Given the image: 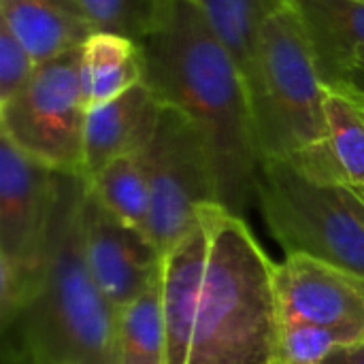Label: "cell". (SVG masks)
I'll return each instance as SVG.
<instances>
[{
	"mask_svg": "<svg viewBox=\"0 0 364 364\" xmlns=\"http://www.w3.org/2000/svg\"><path fill=\"white\" fill-rule=\"evenodd\" d=\"M139 45L143 81L166 107L179 109L200 128L213 158L220 205L243 218L256 198L262 160L235 55L188 0H162L156 26Z\"/></svg>",
	"mask_w": 364,
	"mask_h": 364,
	"instance_id": "cell-1",
	"label": "cell"
},
{
	"mask_svg": "<svg viewBox=\"0 0 364 364\" xmlns=\"http://www.w3.org/2000/svg\"><path fill=\"white\" fill-rule=\"evenodd\" d=\"M83 175L62 173L43 284L2 333L4 354L34 364H115L117 309L98 290L83 254Z\"/></svg>",
	"mask_w": 364,
	"mask_h": 364,
	"instance_id": "cell-2",
	"label": "cell"
},
{
	"mask_svg": "<svg viewBox=\"0 0 364 364\" xmlns=\"http://www.w3.org/2000/svg\"><path fill=\"white\" fill-rule=\"evenodd\" d=\"M200 215L209 250L186 364H275V262L241 215L220 203L200 207Z\"/></svg>",
	"mask_w": 364,
	"mask_h": 364,
	"instance_id": "cell-3",
	"label": "cell"
},
{
	"mask_svg": "<svg viewBox=\"0 0 364 364\" xmlns=\"http://www.w3.org/2000/svg\"><path fill=\"white\" fill-rule=\"evenodd\" d=\"M243 79L262 162L292 160L326 136L328 90L288 4L262 26Z\"/></svg>",
	"mask_w": 364,
	"mask_h": 364,
	"instance_id": "cell-4",
	"label": "cell"
},
{
	"mask_svg": "<svg viewBox=\"0 0 364 364\" xmlns=\"http://www.w3.org/2000/svg\"><path fill=\"white\" fill-rule=\"evenodd\" d=\"M256 200L286 254H307L364 275V196L358 188L322 183L288 160L260 164Z\"/></svg>",
	"mask_w": 364,
	"mask_h": 364,
	"instance_id": "cell-5",
	"label": "cell"
},
{
	"mask_svg": "<svg viewBox=\"0 0 364 364\" xmlns=\"http://www.w3.org/2000/svg\"><path fill=\"white\" fill-rule=\"evenodd\" d=\"M85 115L79 47L38 64L26 87L0 105V134L58 173L83 175Z\"/></svg>",
	"mask_w": 364,
	"mask_h": 364,
	"instance_id": "cell-6",
	"label": "cell"
},
{
	"mask_svg": "<svg viewBox=\"0 0 364 364\" xmlns=\"http://www.w3.org/2000/svg\"><path fill=\"white\" fill-rule=\"evenodd\" d=\"M149 175V215L145 235L162 256L183 239L200 207L220 203L213 158L200 128L179 109H162L145 147Z\"/></svg>",
	"mask_w": 364,
	"mask_h": 364,
	"instance_id": "cell-7",
	"label": "cell"
},
{
	"mask_svg": "<svg viewBox=\"0 0 364 364\" xmlns=\"http://www.w3.org/2000/svg\"><path fill=\"white\" fill-rule=\"evenodd\" d=\"M62 173L0 134V256L45 267Z\"/></svg>",
	"mask_w": 364,
	"mask_h": 364,
	"instance_id": "cell-8",
	"label": "cell"
},
{
	"mask_svg": "<svg viewBox=\"0 0 364 364\" xmlns=\"http://www.w3.org/2000/svg\"><path fill=\"white\" fill-rule=\"evenodd\" d=\"M282 318L331 328L350 343L364 337V275L307 256L286 254L275 262Z\"/></svg>",
	"mask_w": 364,
	"mask_h": 364,
	"instance_id": "cell-9",
	"label": "cell"
},
{
	"mask_svg": "<svg viewBox=\"0 0 364 364\" xmlns=\"http://www.w3.org/2000/svg\"><path fill=\"white\" fill-rule=\"evenodd\" d=\"M81 241L98 290L117 311L139 299L162 271L164 256L145 230L117 220L90 188L81 203Z\"/></svg>",
	"mask_w": 364,
	"mask_h": 364,
	"instance_id": "cell-10",
	"label": "cell"
},
{
	"mask_svg": "<svg viewBox=\"0 0 364 364\" xmlns=\"http://www.w3.org/2000/svg\"><path fill=\"white\" fill-rule=\"evenodd\" d=\"M164 102L145 83L90 109L83 136V177L90 179L119 156L143 151L162 115Z\"/></svg>",
	"mask_w": 364,
	"mask_h": 364,
	"instance_id": "cell-11",
	"label": "cell"
},
{
	"mask_svg": "<svg viewBox=\"0 0 364 364\" xmlns=\"http://www.w3.org/2000/svg\"><path fill=\"white\" fill-rule=\"evenodd\" d=\"M209 230L198 211L192 230L162 258V309L166 324V364H186L194 309L205 275Z\"/></svg>",
	"mask_w": 364,
	"mask_h": 364,
	"instance_id": "cell-12",
	"label": "cell"
},
{
	"mask_svg": "<svg viewBox=\"0 0 364 364\" xmlns=\"http://www.w3.org/2000/svg\"><path fill=\"white\" fill-rule=\"evenodd\" d=\"M299 17L331 92L348 66L364 53V0H286Z\"/></svg>",
	"mask_w": 364,
	"mask_h": 364,
	"instance_id": "cell-13",
	"label": "cell"
},
{
	"mask_svg": "<svg viewBox=\"0 0 364 364\" xmlns=\"http://www.w3.org/2000/svg\"><path fill=\"white\" fill-rule=\"evenodd\" d=\"M324 111L326 136L288 162L309 179L364 188V109L328 92Z\"/></svg>",
	"mask_w": 364,
	"mask_h": 364,
	"instance_id": "cell-14",
	"label": "cell"
},
{
	"mask_svg": "<svg viewBox=\"0 0 364 364\" xmlns=\"http://www.w3.org/2000/svg\"><path fill=\"white\" fill-rule=\"evenodd\" d=\"M0 17L36 64L83 47L94 34L73 0H0Z\"/></svg>",
	"mask_w": 364,
	"mask_h": 364,
	"instance_id": "cell-15",
	"label": "cell"
},
{
	"mask_svg": "<svg viewBox=\"0 0 364 364\" xmlns=\"http://www.w3.org/2000/svg\"><path fill=\"white\" fill-rule=\"evenodd\" d=\"M145 58L136 41L94 32L81 47V85L85 107L96 109L143 81Z\"/></svg>",
	"mask_w": 364,
	"mask_h": 364,
	"instance_id": "cell-16",
	"label": "cell"
},
{
	"mask_svg": "<svg viewBox=\"0 0 364 364\" xmlns=\"http://www.w3.org/2000/svg\"><path fill=\"white\" fill-rule=\"evenodd\" d=\"M115 364H166L162 271L139 299L117 311Z\"/></svg>",
	"mask_w": 364,
	"mask_h": 364,
	"instance_id": "cell-17",
	"label": "cell"
},
{
	"mask_svg": "<svg viewBox=\"0 0 364 364\" xmlns=\"http://www.w3.org/2000/svg\"><path fill=\"white\" fill-rule=\"evenodd\" d=\"M87 188L117 220L145 230L149 215V175L145 149L115 158L87 179Z\"/></svg>",
	"mask_w": 364,
	"mask_h": 364,
	"instance_id": "cell-18",
	"label": "cell"
},
{
	"mask_svg": "<svg viewBox=\"0 0 364 364\" xmlns=\"http://www.w3.org/2000/svg\"><path fill=\"white\" fill-rule=\"evenodd\" d=\"M209 21L218 38L235 55L241 73L247 70L256 41L269 17L286 6V0H188Z\"/></svg>",
	"mask_w": 364,
	"mask_h": 364,
	"instance_id": "cell-19",
	"label": "cell"
},
{
	"mask_svg": "<svg viewBox=\"0 0 364 364\" xmlns=\"http://www.w3.org/2000/svg\"><path fill=\"white\" fill-rule=\"evenodd\" d=\"M94 32H113L141 43L158 21L162 0H73Z\"/></svg>",
	"mask_w": 364,
	"mask_h": 364,
	"instance_id": "cell-20",
	"label": "cell"
},
{
	"mask_svg": "<svg viewBox=\"0 0 364 364\" xmlns=\"http://www.w3.org/2000/svg\"><path fill=\"white\" fill-rule=\"evenodd\" d=\"M341 346L350 341L331 328L282 318L275 364H322Z\"/></svg>",
	"mask_w": 364,
	"mask_h": 364,
	"instance_id": "cell-21",
	"label": "cell"
},
{
	"mask_svg": "<svg viewBox=\"0 0 364 364\" xmlns=\"http://www.w3.org/2000/svg\"><path fill=\"white\" fill-rule=\"evenodd\" d=\"M47 267V264H45ZM45 267H28L0 256V326L2 333L23 314L36 296Z\"/></svg>",
	"mask_w": 364,
	"mask_h": 364,
	"instance_id": "cell-22",
	"label": "cell"
},
{
	"mask_svg": "<svg viewBox=\"0 0 364 364\" xmlns=\"http://www.w3.org/2000/svg\"><path fill=\"white\" fill-rule=\"evenodd\" d=\"M36 62L28 49L13 36V32L0 26V105L19 94L36 70Z\"/></svg>",
	"mask_w": 364,
	"mask_h": 364,
	"instance_id": "cell-23",
	"label": "cell"
},
{
	"mask_svg": "<svg viewBox=\"0 0 364 364\" xmlns=\"http://www.w3.org/2000/svg\"><path fill=\"white\" fill-rule=\"evenodd\" d=\"M331 92L350 98L352 102H356L358 107L364 109V53H360L348 66V70L341 75V79L337 81V85Z\"/></svg>",
	"mask_w": 364,
	"mask_h": 364,
	"instance_id": "cell-24",
	"label": "cell"
},
{
	"mask_svg": "<svg viewBox=\"0 0 364 364\" xmlns=\"http://www.w3.org/2000/svg\"><path fill=\"white\" fill-rule=\"evenodd\" d=\"M322 364H364V337L356 343L341 346Z\"/></svg>",
	"mask_w": 364,
	"mask_h": 364,
	"instance_id": "cell-25",
	"label": "cell"
},
{
	"mask_svg": "<svg viewBox=\"0 0 364 364\" xmlns=\"http://www.w3.org/2000/svg\"><path fill=\"white\" fill-rule=\"evenodd\" d=\"M4 364H34V363H30V360H26V358H19V356H9V354H4Z\"/></svg>",
	"mask_w": 364,
	"mask_h": 364,
	"instance_id": "cell-26",
	"label": "cell"
},
{
	"mask_svg": "<svg viewBox=\"0 0 364 364\" xmlns=\"http://www.w3.org/2000/svg\"><path fill=\"white\" fill-rule=\"evenodd\" d=\"M358 190H360V194H363V196H364V188H358Z\"/></svg>",
	"mask_w": 364,
	"mask_h": 364,
	"instance_id": "cell-27",
	"label": "cell"
}]
</instances>
